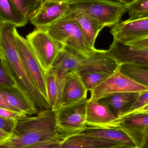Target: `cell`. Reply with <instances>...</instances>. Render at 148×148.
<instances>
[{
  "mask_svg": "<svg viewBox=\"0 0 148 148\" xmlns=\"http://www.w3.org/2000/svg\"><path fill=\"white\" fill-rule=\"evenodd\" d=\"M17 27L8 23L0 24V59L7 72L40 111L51 109L42 95L28 75L16 50L15 33Z\"/></svg>",
  "mask_w": 148,
  "mask_h": 148,
  "instance_id": "1",
  "label": "cell"
},
{
  "mask_svg": "<svg viewBox=\"0 0 148 148\" xmlns=\"http://www.w3.org/2000/svg\"><path fill=\"white\" fill-rule=\"evenodd\" d=\"M56 138L65 139L58 131L54 111L46 110L18 120L14 133L0 148H22Z\"/></svg>",
  "mask_w": 148,
  "mask_h": 148,
  "instance_id": "2",
  "label": "cell"
},
{
  "mask_svg": "<svg viewBox=\"0 0 148 148\" xmlns=\"http://www.w3.org/2000/svg\"><path fill=\"white\" fill-rule=\"evenodd\" d=\"M40 29L56 40L84 57H90L105 50L90 48L77 23L68 16H64L52 24Z\"/></svg>",
  "mask_w": 148,
  "mask_h": 148,
  "instance_id": "3",
  "label": "cell"
},
{
  "mask_svg": "<svg viewBox=\"0 0 148 148\" xmlns=\"http://www.w3.org/2000/svg\"><path fill=\"white\" fill-rule=\"evenodd\" d=\"M77 11L83 12L93 17L104 27H112L127 12L125 5L113 0L77 1L69 3L66 14Z\"/></svg>",
  "mask_w": 148,
  "mask_h": 148,
  "instance_id": "4",
  "label": "cell"
},
{
  "mask_svg": "<svg viewBox=\"0 0 148 148\" xmlns=\"http://www.w3.org/2000/svg\"><path fill=\"white\" fill-rule=\"evenodd\" d=\"M87 98L55 110L58 131L64 138L77 134L87 127L85 123Z\"/></svg>",
  "mask_w": 148,
  "mask_h": 148,
  "instance_id": "5",
  "label": "cell"
},
{
  "mask_svg": "<svg viewBox=\"0 0 148 148\" xmlns=\"http://www.w3.org/2000/svg\"><path fill=\"white\" fill-rule=\"evenodd\" d=\"M26 40L46 72L53 68L57 56L66 47L40 29L36 28L27 35Z\"/></svg>",
  "mask_w": 148,
  "mask_h": 148,
  "instance_id": "6",
  "label": "cell"
},
{
  "mask_svg": "<svg viewBox=\"0 0 148 148\" xmlns=\"http://www.w3.org/2000/svg\"><path fill=\"white\" fill-rule=\"evenodd\" d=\"M15 37L16 50L25 71L38 90L48 101L45 81L46 71L26 39L21 36L17 31Z\"/></svg>",
  "mask_w": 148,
  "mask_h": 148,
  "instance_id": "7",
  "label": "cell"
},
{
  "mask_svg": "<svg viewBox=\"0 0 148 148\" xmlns=\"http://www.w3.org/2000/svg\"><path fill=\"white\" fill-rule=\"evenodd\" d=\"M113 127L117 128L127 134L136 148L148 145V114L133 113L117 118Z\"/></svg>",
  "mask_w": 148,
  "mask_h": 148,
  "instance_id": "8",
  "label": "cell"
},
{
  "mask_svg": "<svg viewBox=\"0 0 148 148\" xmlns=\"http://www.w3.org/2000/svg\"><path fill=\"white\" fill-rule=\"evenodd\" d=\"M148 87L142 85L120 71H117L90 92V99L98 100L114 93L139 92L148 90Z\"/></svg>",
  "mask_w": 148,
  "mask_h": 148,
  "instance_id": "9",
  "label": "cell"
},
{
  "mask_svg": "<svg viewBox=\"0 0 148 148\" xmlns=\"http://www.w3.org/2000/svg\"><path fill=\"white\" fill-rule=\"evenodd\" d=\"M113 40L123 44L148 37V17L120 21L110 31Z\"/></svg>",
  "mask_w": 148,
  "mask_h": 148,
  "instance_id": "10",
  "label": "cell"
},
{
  "mask_svg": "<svg viewBox=\"0 0 148 148\" xmlns=\"http://www.w3.org/2000/svg\"><path fill=\"white\" fill-rule=\"evenodd\" d=\"M107 51L119 65L148 66V49H134L128 45L113 40Z\"/></svg>",
  "mask_w": 148,
  "mask_h": 148,
  "instance_id": "11",
  "label": "cell"
},
{
  "mask_svg": "<svg viewBox=\"0 0 148 148\" xmlns=\"http://www.w3.org/2000/svg\"><path fill=\"white\" fill-rule=\"evenodd\" d=\"M69 3L44 0L36 13L29 19L36 28L40 29L52 24L65 16Z\"/></svg>",
  "mask_w": 148,
  "mask_h": 148,
  "instance_id": "12",
  "label": "cell"
},
{
  "mask_svg": "<svg viewBox=\"0 0 148 148\" xmlns=\"http://www.w3.org/2000/svg\"><path fill=\"white\" fill-rule=\"evenodd\" d=\"M120 66L116 61L105 50L92 56L84 57L77 72L78 74L95 72L112 75L119 71Z\"/></svg>",
  "mask_w": 148,
  "mask_h": 148,
  "instance_id": "13",
  "label": "cell"
},
{
  "mask_svg": "<svg viewBox=\"0 0 148 148\" xmlns=\"http://www.w3.org/2000/svg\"><path fill=\"white\" fill-rule=\"evenodd\" d=\"M117 118L107 106L97 100L88 99L85 123L87 127L96 128L113 127Z\"/></svg>",
  "mask_w": 148,
  "mask_h": 148,
  "instance_id": "14",
  "label": "cell"
},
{
  "mask_svg": "<svg viewBox=\"0 0 148 148\" xmlns=\"http://www.w3.org/2000/svg\"><path fill=\"white\" fill-rule=\"evenodd\" d=\"M140 92H119L105 96L97 100L105 104L116 118L126 115L138 98Z\"/></svg>",
  "mask_w": 148,
  "mask_h": 148,
  "instance_id": "15",
  "label": "cell"
},
{
  "mask_svg": "<svg viewBox=\"0 0 148 148\" xmlns=\"http://www.w3.org/2000/svg\"><path fill=\"white\" fill-rule=\"evenodd\" d=\"M61 148H132L126 144L94 136L75 134L65 138Z\"/></svg>",
  "mask_w": 148,
  "mask_h": 148,
  "instance_id": "16",
  "label": "cell"
},
{
  "mask_svg": "<svg viewBox=\"0 0 148 148\" xmlns=\"http://www.w3.org/2000/svg\"><path fill=\"white\" fill-rule=\"evenodd\" d=\"M88 90L79 74L76 71L69 72L63 90L62 106H67L87 98Z\"/></svg>",
  "mask_w": 148,
  "mask_h": 148,
  "instance_id": "17",
  "label": "cell"
},
{
  "mask_svg": "<svg viewBox=\"0 0 148 148\" xmlns=\"http://www.w3.org/2000/svg\"><path fill=\"white\" fill-rule=\"evenodd\" d=\"M0 95L10 105L27 115L39 112L34 102L18 88L0 87Z\"/></svg>",
  "mask_w": 148,
  "mask_h": 148,
  "instance_id": "18",
  "label": "cell"
},
{
  "mask_svg": "<svg viewBox=\"0 0 148 148\" xmlns=\"http://www.w3.org/2000/svg\"><path fill=\"white\" fill-rule=\"evenodd\" d=\"M65 16H70L77 23L90 47L96 49L95 47L96 39L104 27L97 20L81 11L67 13Z\"/></svg>",
  "mask_w": 148,
  "mask_h": 148,
  "instance_id": "19",
  "label": "cell"
},
{
  "mask_svg": "<svg viewBox=\"0 0 148 148\" xmlns=\"http://www.w3.org/2000/svg\"><path fill=\"white\" fill-rule=\"evenodd\" d=\"M77 134L94 136L121 143L132 148L135 145L128 136L120 129L115 127L96 128L86 127L82 131Z\"/></svg>",
  "mask_w": 148,
  "mask_h": 148,
  "instance_id": "20",
  "label": "cell"
},
{
  "mask_svg": "<svg viewBox=\"0 0 148 148\" xmlns=\"http://www.w3.org/2000/svg\"><path fill=\"white\" fill-rule=\"evenodd\" d=\"M28 21L12 0H0L1 23H10L17 27L25 26Z\"/></svg>",
  "mask_w": 148,
  "mask_h": 148,
  "instance_id": "21",
  "label": "cell"
},
{
  "mask_svg": "<svg viewBox=\"0 0 148 148\" xmlns=\"http://www.w3.org/2000/svg\"><path fill=\"white\" fill-rule=\"evenodd\" d=\"M84 57L65 47L57 57L53 67H60L68 72H77Z\"/></svg>",
  "mask_w": 148,
  "mask_h": 148,
  "instance_id": "22",
  "label": "cell"
},
{
  "mask_svg": "<svg viewBox=\"0 0 148 148\" xmlns=\"http://www.w3.org/2000/svg\"><path fill=\"white\" fill-rule=\"evenodd\" d=\"M119 71L137 82L148 87V66L122 64Z\"/></svg>",
  "mask_w": 148,
  "mask_h": 148,
  "instance_id": "23",
  "label": "cell"
},
{
  "mask_svg": "<svg viewBox=\"0 0 148 148\" xmlns=\"http://www.w3.org/2000/svg\"><path fill=\"white\" fill-rule=\"evenodd\" d=\"M45 81L49 103L51 109L54 110L57 104L58 90L55 74L53 68L46 72Z\"/></svg>",
  "mask_w": 148,
  "mask_h": 148,
  "instance_id": "24",
  "label": "cell"
},
{
  "mask_svg": "<svg viewBox=\"0 0 148 148\" xmlns=\"http://www.w3.org/2000/svg\"><path fill=\"white\" fill-rule=\"evenodd\" d=\"M78 74L86 89L90 92L93 91L97 86L112 75L104 73L95 72Z\"/></svg>",
  "mask_w": 148,
  "mask_h": 148,
  "instance_id": "25",
  "label": "cell"
},
{
  "mask_svg": "<svg viewBox=\"0 0 148 148\" xmlns=\"http://www.w3.org/2000/svg\"><path fill=\"white\" fill-rule=\"evenodd\" d=\"M125 7L130 16L129 20L132 21L148 17V0H135Z\"/></svg>",
  "mask_w": 148,
  "mask_h": 148,
  "instance_id": "26",
  "label": "cell"
},
{
  "mask_svg": "<svg viewBox=\"0 0 148 148\" xmlns=\"http://www.w3.org/2000/svg\"><path fill=\"white\" fill-rule=\"evenodd\" d=\"M20 11L29 21L36 13L44 0H12Z\"/></svg>",
  "mask_w": 148,
  "mask_h": 148,
  "instance_id": "27",
  "label": "cell"
},
{
  "mask_svg": "<svg viewBox=\"0 0 148 148\" xmlns=\"http://www.w3.org/2000/svg\"><path fill=\"white\" fill-rule=\"evenodd\" d=\"M53 69L55 74L58 90L57 104L55 108L53 110L55 111L58 109L61 106L62 93L65 86L66 78L69 72L60 67H53Z\"/></svg>",
  "mask_w": 148,
  "mask_h": 148,
  "instance_id": "28",
  "label": "cell"
},
{
  "mask_svg": "<svg viewBox=\"0 0 148 148\" xmlns=\"http://www.w3.org/2000/svg\"><path fill=\"white\" fill-rule=\"evenodd\" d=\"M0 87L18 88L14 81L12 79L8 73L7 72V70L5 69V67L3 64L1 59H0Z\"/></svg>",
  "mask_w": 148,
  "mask_h": 148,
  "instance_id": "29",
  "label": "cell"
},
{
  "mask_svg": "<svg viewBox=\"0 0 148 148\" xmlns=\"http://www.w3.org/2000/svg\"><path fill=\"white\" fill-rule=\"evenodd\" d=\"M63 140L64 139L61 138H56L34 143L22 148H61Z\"/></svg>",
  "mask_w": 148,
  "mask_h": 148,
  "instance_id": "30",
  "label": "cell"
},
{
  "mask_svg": "<svg viewBox=\"0 0 148 148\" xmlns=\"http://www.w3.org/2000/svg\"><path fill=\"white\" fill-rule=\"evenodd\" d=\"M18 121L5 118L0 116V128L12 134L14 131Z\"/></svg>",
  "mask_w": 148,
  "mask_h": 148,
  "instance_id": "31",
  "label": "cell"
},
{
  "mask_svg": "<svg viewBox=\"0 0 148 148\" xmlns=\"http://www.w3.org/2000/svg\"><path fill=\"white\" fill-rule=\"evenodd\" d=\"M148 104V90L140 92V95L136 101L133 105L128 113L129 114L134 110L139 109Z\"/></svg>",
  "mask_w": 148,
  "mask_h": 148,
  "instance_id": "32",
  "label": "cell"
},
{
  "mask_svg": "<svg viewBox=\"0 0 148 148\" xmlns=\"http://www.w3.org/2000/svg\"><path fill=\"white\" fill-rule=\"evenodd\" d=\"M0 116L8 119L18 121L27 115L23 113L0 108Z\"/></svg>",
  "mask_w": 148,
  "mask_h": 148,
  "instance_id": "33",
  "label": "cell"
},
{
  "mask_svg": "<svg viewBox=\"0 0 148 148\" xmlns=\"http://www.w3.org/2000/svg\"><path fill=\"white\" fill-rule=\"evenodd\" d=\"M125 45H128L134 49H148V37L139 40L130 42Z\"/></svg>",
  "mask_w": 148,
  "mask_h": 148,
  "instance_id": "34",
  "label": "cell"
},
{
  "mask_svg": "<svg viewBox=\"0 0 148 148\" xmlns=\"http://www.w3.org/2000/svg\"><path fill=\"white\" fill-rule=\"evenodd\" d=\"M0 108H3L6 109L23 114L21 110L10 105L1 95H0Z\"/></svg>",
  "mask_w": 148,
  "mask_h": 148,
  "instance_id": "35",
  "label": "cell"
},
{
  "mask_svg": "<svg viewBox=\"0 0 148 148\" xmlns=\"http://www.w3.org/2000/svg\"><path fill=\"white\" fill-rule=\"evenodd\" d=\"M11 134L0 128V144L8 140Z\"/></svg>",
  "mask_w": 148,
  "mask_h": 148,
  "instance_id": "36",
  "label": "cell"
},
{
  "mask_svg": "<svg viewBox=\"0 0 148 148\" xmlns=\"http://www.w3.org/2000/svg\"><path fill=\"white\" fill-rule=\"evenodd\" d=\"M133 113H147L148 114V104L146 106L139 109L134 110V111H133V112H131L129 114H133Z\"/></svg>",
  "mask_w": 148,
  "mask_h": 148,
  "instance_id": "37",
  "label": "cell"
},
{
  "mask_svg": "<svg viewBox=\"0 0 148 148\" xmlns=\"http://www.w3.org/2000/svg\"><path fill=\"white\" fill-rule=\"evenodd\" d=\"M49 1L56 2L62 3H70L80 0H47Z\"/></svg>",
  "mask_w": 148,
  "mask_h": 148,
  "instance_id": "38",
  "label": "cell"
},
{
  "mask_svg": "<svg viewBox=\"0 0 148 148\" xmlns=\"http://www.w3.org/2000/svg\"><path fill=\"white\" fill-rule=\"evenodd\" d=\"M135 1V0H118V1L120 2L124 5H126L132 3Z\"/></svg>",
  "mask_w": 148,
  "mask_h": 148,
  "instance_id": "39",
  "label": "cell"
},
{
  "mask_svg": "<svg viewBox=\"0 0 148 148\" xmlns=\"http://www.w3.org/2000/svg\"><path fill=\"white\" fill-rule=\"evenodd\" d=\"M1 24V21H0V24Z\"/></svg>",
  "mask_w": 148,
  "mask_h": 148,
  "instance_id": "40",
  "label": "cell"
},
{
  "mask_svg": "<svg viewBox=\"0 0 148 148\" xmlns=\"http://www.w3.org/2000/svg\"><path fill=\"white\" fill-rule=\"evenodd\" d=\"M147 148H148V147H147Z\"/></svg>",
  "mask_w": 148,
  "mask_h": 148,
  "instance_id": "41",
  "label": "cell"
}]
</instances>
